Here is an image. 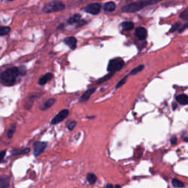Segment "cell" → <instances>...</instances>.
Here are the masks:
<instances>
[{"label": "cell", "instance_id": "obj_37", "mask_svg": "<svg viewBox=\"0 0 188 188\" xmlns=\"http://www.w3.org/2000/svg\"><path fill=\"white\" fill-rule=\"evenodd\" d=\"M9 1H13V0H9Z\"/></svg>", "mask_w": 188, "mask_h": 188}, {"label": "cell", "instance_id": "obj_32", "mask_svg": "<svg viewBox=\"0 0 188 188\" xmlns=\"http://www.w3.org/2000/svg\"><path fill=\"white\" fill-rule=\"evenodd\" d=\"M187 24H185V25H184L183 27H181V29H180L179 30V32L180 33H182V32H184V31H185V29H187Z\"/></svg>", "mask_w": 188, "mask_h": 188}, {"label": "cell", "instance_id": "obj_7", "mask_svg": "<svg viewBox=\"0 0 188 188\" xmlns=\"http://www.w3.org/2000/svg\"><path fill=\"white\" fill-rule=\"evenodd\" d=\"M47 147L46 142H36L34 144V155L38 157L45 151Z\"/></svg>", "mask_w": 188, "mask_h": 188}, {"label": "cell", "instance_id": "obj_5", "mask_svg": "<svg viewBox=\"0 0 188 188\" xmlns=\"http://www.w3.org/2000/svg\"><path fill=\"white\" fill-rule=\"evenodd\" d=\"M69 114V111L68 109H63V110H61V111H60L58 114L56 116H55L53 119L51 120V124L55 125L60 123V122L64 121V120L68 117Z\"/></svg>", "mask_w": 188, "mask_h": 188}, {"label": "cell", "instance_id": "obj_21", "mask_svg": "<svg viewBox=\"0 0 188 188\" xmlns=\"http://www.w3.org/2000/svg\"><path fill=\"white\" fill-rule=\"evenodd\" d=\"M145 66L143 65H140L137 67V68H135V69H132V71L130 72L129 75H135V74H138L140 73V71H142L144 69Z\"/></svg>", "mask_w": 188, "mask_h": 188}, {"label": "cell", "instance_id": "obj_30", "mask_svg": "<svg viewBox=\"0 0 188 188\" xmlns=\"http://www.w3.org/2000/svg\"><path fill=\"white\" fill-rule=\"evenodd\" d=\"M5 154H6V150L2 151H0V163H2V161L4 160V158L5 157Z\"/></svg>", "mask_w": 188, "mask_h": 188}, {"label": "cell", "instance_id": "obj_12", "mask_svg": "<svg viewBox=\"0 0 188 188\" xmlns=\"http://www.w3.org/2000/svg\"><path fill=\"white\" fill-rule=\"evenodd\" d=\"M10 186V178L6 176H0V188L8 187Z\"/></svg>", "mask_w": 188, "mask_h": 188}, {"label": "cell", "instance_id": "obj_9", "mask_svg": "<svg viewBox=\"0 0 188 188\" xmlns=\"http://www.w3.org/2000/svg\"><path fill=\"white\" fill-rule=\"evenodd\" d=\"M96 91V88H91V89H88L84 93V94L82 95V96L79 99V101L80 102H85V101H87L88 99H90V97L91 96L93 93Z\"/></svg>", "mask_w": 188, "mask_h": 188}, {"label": "cell", "instance_id": "obj_27", "mask_svg": "<svg viewBox=\"0 0 188 188\" xmlns=\"http://www.w3.org/2000/svg\"><path fill=\"white\" fill-rule=\"evenodd\" d=\"M76 125H77V122L73 121L69 122V123L67 124V127H68V129H69V130H73L74 127H76Z\"/></svg>", "mask_w": 188, "mask_h": 188}, {"label": "cell", "instance_id": "obj_1", "mask_svg": "<svg viewBox=\"0 0 188 188\" xmlns=\"http://www.w3.org/2000/svg\"><path fill=\"white\" fill-rule=\"evenodd\" d=\"M19 75L17 67H12L0 74V82L3 85L10 87L15 84Z\"/></svg>", "mask_w": 188, "mask_h": 188}, {"label": "cell", "instance_id": "obj_23", "mask_svg": "<svg viewBox=\"0 0 188 188\" xmlns=\"http://www.w3.org/2000/svg\"><path fill=\"white\" fill-rule=\"evenodd\" d=\"M15 128H16V127H15V124L11 125V127L9 128L8 131H7V136L9 139L12 138L13 137L14 132H15Z\"/></svg>", "mask_w": 188, "mask_h": 188}, {"label": "cell", "instance_id": "obj_13", "mask_svg": "<svg viewBox=\"0 0 188 188\" xmlns=\"http://www.w3.org/2000/svg\"><path fill=\"white\" fill-rule=\"evenodd\" d=\"M55 102V99H48L47 101H45L42 105L41 106V109L42 110H46L47 109L51 107Z\"/></svg>", "mask_w": 188, "mask_h": 188}, {"label": "cell", "instance_id": "obj_6", "mask_svg": "<svg viewBox=\"0 0 188 188\" xmlns=\"http://www.w3.org/2000/svg\"><path fill=\"white\" fill-rule=\"evenodd\" d=\"M84 10L88 13L97 15L100 13V10H101V5L99 3L90 4L85 7Z\"/></svg>", "mask_w": 188, "mask_h": 188}, {"label": "cell", "instance_id": "obj_4", "mask_svg": "<svg viewBox=\"0 0 188 188\" xmlns=\"http://www.w3.org/2000/svg\"><path fill=\"white\" fill-rule=\"evenodd\" d=\"M124 65V61L121 58H115L109 62L107 71L109 72H115L121 70Z\"/></svg>", "mask_w": 188, "mask_h": 188}, {"label": "cell", "instance_id": "obj_8", "mask_svg": "<svg viewBox=\"0 0 188 188\" xmlns=\"http://www.w3.org/2000/svg\"><path fill=\"white\" fill-rule=\"evenodd\" d=\"M147 30L144 27H137L135 29V35L140 41H144L147 38Z\"/></svg>", "mask_w": 188, "mask_h": 188}, {"label": "cell", "instance_id": "obj_38", "mask_svg": "<svg viewBox=\"0 0 188 188\" xmlns=\"http://www.w3.org/2000/svg\"><path fill=\"white\" fill-rule=\"evenodd\" d=\"M143 1H145V0H143Z\"/></svg>", "mask_w": 188, "mask_h": 188}, {"label": "cell", "instance_id": "obj_17", "mask_svg": "<svg viewBox=\"0 0 188 188\" xmlns=\"http://www.w3.org/2000/svg\"><path fill=\"white\" fill-rule=\"evenodd\" d=\"M104 9L107 12H112L115 9V4L113 2H107L104 6Z\"/></svg>", "mask_w": 188, "mask_h": 188}, {"label": "cell", "instance_id": "obj_29", "mask_svg": "<svg viewBox=\"0 0 188 188\" xmlns=\"http://www.w3.org/2000/svg\"><path fill=\"white\" fill-rule=\"evenodd\" d=\"M180 26V23H176L175 24H173V27H171V29H170V33H173V32H175V31L176 30V29H178V28Z\"/></svg>", "mask_w": 188, "mask_h": 188}, {"label": "cell", "instance_id": "obj_25", "mask_svg": "<svg viewBox=\"0 0 188 188\" xmlns=\"http://www.w3.org/2000/svg\"><path fill=\"white\" fill-rule=\"evenodd\" d=\"M180 18H181V19H183V20H185V21L188 20V10L187 9H185L183 12L180 14Z\"/></svg>", "mask_w": 188, "mask_h": 188}, {"label": "cell", "instance_id": "obj_22", "mask_svg": "<svg viewBox=\"0 0 188 188\" xmlns=\"http://www.w3.org/2000/svg\"><path fill=\"white\" fill-rule=\"evenodd\" d=\"M10 28L9 27H2L0 26V36H4L10 33Z\"/></svg>", "mask_w": 188, "mask_h": 188}, {"label": "cell", "instance_id": "obj_24", "mask_svg": "<svg viewBox=\"0 0 188 188\" xmlns=\"http://www.w3.org/2000/svg\"><path fill=\"white\" fill-rule=\"evenodd\" d=\"M172 185H173L174 187H184L185 185H184L183 182H181L179 180L176 179H173L172 180Z\"/></svg>", "mask_w": 188, "mask_h": 188}, {"label": "cell", "instance_id": "obj_34", "mask_svg": "<svg viewBox=\"0 0 188 188\" xmlns=\"http://www.w3.org/2000/svg\"><path fill=\"white\" fill-rule=\"evenodd\" d=\"M173 109H176V107H177V104L176 105V104H175V103H173Z\"/></svg>", "mask_w": 188, "mask_h": 188}, {"label": "cell", "instance_id": "obj_35", "mask_svg": "<svg viewBox=\"0 0 188 188\" xmlns=\"http://www.w3.org/2000/svg\"><path fill=\"white\" fill-rule=\"evenodd\" d=\"M115 187H121V186L120 185H115Z\"/></svg>", "mask_w": 188, "mask_h": 188}, {"label": "cell", "instance_id": "obj_18", "mask_svg": "<svg viewBox=\"0 0 188 188\" xmlns=\"http://www.w3.org/2000/svg\"><path fill=\"white\" fill-rule=\"evenodd\" d=\"M80 19H81V15H79V14H74L73 16H71V17L68 20V23L70 24H75V23L79 22Z\"/></svg>", "mask_w": 188, "mask_h": 188}, {"label": "cell", "instance_id": "obj_2", "mask_svg": "<svg viewBox=\"0 0 188 188\" xmlns=\"http://www.w3.org/2000/svg\"><path fill=\"white\" fill-rule=\"evenodd\" d=\"M159 1H161V0H145V2H134V3L129 4V5H125V6L122 7L121 10L122 12L124 13L137 12V11L141 10L144 7L147 6V5L157 3Z\"/></svg>", "mask_w": 188, "mask_h": 188}, {"label": "cell", "instance_id": "obj_26", "mask_svg": "<svg viewBox=\"0 0 188 188\" xmlns=\"http://www.w3.org/2000/svg\"><path fill=\"white\" fill-rule=\"evenodd\" d=\"M127 77H125L123 79H122L119 82H118V84L116 85V87H115V88H119V87H121V86H123V85L126 83V82H127Z\"/></svg>", "mask_w": 188, "mask_h": 188}, {"label": "cell", "instance_id": "obj_19", "mask_svg": "<svg viewBox=\"0 0 188 188\" xmlns=\"http://www.w3.org/2000/svg\"><path fill=\"white\" fill-rule=\"evenodd\" d=\"M121 26L123 29H124V30H131L134 28V24L130 21H125V22L122 23Z\"/></svg>", "mask_w": 188, "mask_h": 188}, {"label": "cell", "instance_id": "obj_14", "mask_svg": "<svg viewBox=\"0 0 188 188\" xmlns=\"http://www.w3.org/2000/svg\"><path fill=\"white\" fill-rule=\"evenodd\" d=\"M176 101L182 105H187L188 102V97L186 94H181L176 96Z\"/></svg>", "mask_w": 188, "mask_h": 188}, {"label": "cell", "instance_id": "obj_3", "mask_svg": "<svg viewBox=\"0 0 188 188\" xmlns=\"http://www.w3.org/2000/svg\"><path fill=\"white\" fill-rule=\"evenodd\" d=\"M65 8V5L61 1L59 0H54L52 2H49L46 4L43 7V11L46 13H55L61 11Z\"/></svg>", "mask_w": 188, "mask_h": 188}, {"label": "cell", "instance_id": "obj_10", "mask_svg": "<svg viewBox=\"0 0 188 188\" xmlns=\"http://www.w3.org/2000/svg\"><path fill=\"white\" fill-rule=\"evenodd\" d=\"M64 43L70 47L71 49H74L77 47V41L74 37H68L64 40Z\"/></svg>", "mask_w": 188, "mask_h": 188}, {"label": "cell", "instance_id": "obj_36", "mask_svg": "<svg viewBox=\"0 0 188 188\" xmlns=\"http://www.w3.org/2000/svg\"><path fill=\"white\" fill-rule=\"evenodd\" d=\"M185 142H187V137H185Z\"/></svg>", "mask_w": 188, "mask_h": 188}, {"label": "cell", "instance_id": "obj_15", "mask_svg": "<svg viewBox=\"0 0 188 188\" xmlns=\"http://www.w3.org/2000/svg\"><path fill=\"white\" fill-rule=\"evenodd\" d=\"M30 151V149L27 148V149H13L11 151V155H21V154H27Z\"/></svg>", "mask_w": 188, "mask_h": 188}, {"label": "cell", "instance_id": "obj_20", "mask_svg": "<svg viewBox=\"0 0 188 188\" xmlns=\"http://www.w3.org/2000/svg\"><path fill=\"white\" fill-rule=\"evenodd\" d=\"M114 74H115L114 72H109V73L107 74V75L104 76V77H102L101 79H99V80L97 81V82H96V83H97V84L103 83V82H104L105 81H107V80H108L109 79H110V78H111V77H113V75H114Z\"/></svg>", "mask_w": 188, "mask_h": 188}, {"label": "cell", "instance_id": "obj_11", "mask_svg": "<svg viewBox=\"0 0 188 188\" xmlns=\"http://www.w3.org/2000/svg\"><path fill=\"white\" fill-rule=\"evenodd\" d=\"M52 77H53V76H52L51 73H47V74H46L45 75H43V77L40 78L39 80H38V84L40 85H44L49 81H50L52 79Z\"/></svg>", "mask_w": 188, "mask_h": 188}, {"label": "cell", "instance_id": "obj_33", "mask_svg": "<svg viewBox=\"0 0 188 188\" xmlns=\"http://www.w3.org/2000/svg\"><path fill=\"white\" fill-rule=\"evenodd\" d=\"M113 185H106V187H113Z\"/></svg>", "mask_w": 188, "mask_h": 188}, {"label": "cell", "instance_id": "obj_16", "mask_svg": "<svg viewBox=\"0 0 188 188\" xmlns=\"http://www.w3.org/2000/svg\"><path fill=\"white\" fill-rule=\"evenodd\" d=\"M87 181L90 185H93L94 184H96V182L97 181V177H96V176L94 173H88L87 175Z\"/></svg>", "mask_w": 188, "mask_h": 188}, {"label": "cell", "instance_id": "obj_31", "mask_svg": "<svg viewBox=\"0 0 188 188\" xmlns=\"http://www.w3.org/2000/svg\"><path fill=\"white\" fill-rule=\"evenodd\" d=\"M170 141H171V143L173 145H176V143H177V138H176V136H173V137L171 138Z\"/></svg>", "mask_w": 188, "mask_h": 188}, {"label": "cell", "instance_id": "obj_28", "mask_svg": "<svg viewBox=\"0 0 188 188\" xmlns=\"http://www.w3.org/2000/svg\"><path fill=\"white\" fill-rule=\"evenodd\" d=\"M18 69H19V75H24V74H26V72H27V69H26V68L24 66H21V67H19L18 68Z\"/></svg>", "mask_w": 188, "mask_h": 188}]
</instances>
